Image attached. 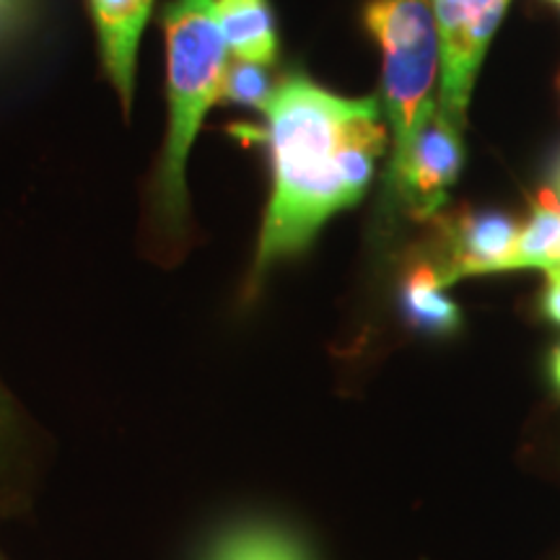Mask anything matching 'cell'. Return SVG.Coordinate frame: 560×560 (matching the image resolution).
Segmentation results:
<instances>
[{
	"label": "cell",
	"mask_w": 560,
	"mask_h": 560,
	"mask_svg": "<svg viewBox=\"0 0 560 560\" xmlns=\"http://www.w3.org/2000/svg\"><path fill=\"white\" fill-rule=\"evenodd\" d=\"M272 192L255 257V278L299 255L335 213L355 206L387 151L376 96L350 100L306 75H289L262 109Z\"/></svg>",
	"instance_id": "1"
},
{
	"label": "cell",
	"mask_w": 560,
	"mask_h": 560,
	"mask_svg": "<svg viewBox=\"0 0 560 560\" xmlns=\"http://www.w3.org/2000/svg\"><path fill=\"white\" fill-rule=\"evenodd\" d=\"M166 136L153 177V208L164 229L187 219V161L213 104L221 100L229 47L215 16V0H166Z\"/></svg>",
	"instance_id": "2"
},
{
	"label": "cell",
	"mask_w": 560,
	"mask_h": 560,
	"mask_svg": "<svg viewBox=\"0 0 560 560\" xmlns=\"http://www.w3.org/2000/svg\"><path fill=\"white\" fill-rule=\"evenodd\" d=\"M363 19L384 55L382 107L395 132L387 182L395 187L408 170L418 132L439 107V26L431 0H371Z\"/></svg>",
	"instance_id": "3"
},
{
	"label": "cell",
	"mask_w": 560,
	"mask_h": 560,
	"mask_svg": "<svg viewBox=\"0 0 560 560\" xmlns=\"http://www.w3.org/2000/svg\"><path fill=\"white\" fill-rule=\"evenodd\" d=\"M462 164H465L462 130L444 120L439 112H433V117L423 125L412 143L408 170L392 190L400 195V200L416 219H431L446 202Z\"/></svg>",
	"instance_id": "4"
},
{
	"label": "cell",
	"mask_w": 560,
	"mask_h": 560,
	"mask_svg": "<svg viewBox=\"0 0 560 560\" xmlns=\"http://www.w3.org/2000/svg\"><path fill=\"white\" fill-rule=\"evenodd\" d=\"M86 5L104 73L120 96L122 107L130 109L140 39L156 0H86Z\"/></svg>",
	"instance_id": "5"
},
{
	"label": "cell",
	"mask_w": 560,
	"mask_h": 560,
	"mask_svg": "<svg viewBox=\"0 0 560 560\" xmlns=\"http://www.w3.org/2000/svg\"><path fill=\"white\" fill-rule=\"evenodd\" d=\"M516 234L520 223L503 213H478L462 221L454 231L452 260L439 268L446 289L462 278L501 272L514 249Z\"/></svg>",
	"instance_id": "6"
},
{
	"label": "cell",
	"mask_w": 560,
	"mask_h": 560,
	"mask_svg": "<svg viewBox=\"0 0 560 560\" xmlns=\"http://www.w3.org/2000/svg\"><path fill=\"white\" fill-rule=\"evenodd\" d=\"M215 16L236 60L272 66L278 58L276 16L268 0H215Z\"/></svg>",
	"instance_id": "7"
},
{
	"label": "cell",
	"mask_w": 560,
	"mask_h": 560,
	"mask_svg": "<svg viewBox=\"0 0 560 560\" xmlns=\"http://www.w3.org/2000/svg\"><path fill=\"white\" fill-rule=\"evenodd\" d=\"M560 265V198L552 190L537 195L524 226L516 234L514 249L503 262L506 270H550Z\"/></svg>",
	"instance_id": "8"
},
{
	"label": "cell",
	"mask_w": 560,
	"mask_h": 560,
	"mask_svg": "<svg viewBox=\"0 0 560 560\" xmlns=\"http://www.w3.org/2000/svg\"><path fill=\"white\" fill-rule=\"evenodd\" d=\"M441 270L420 262L402 283V312L412 327L431 335H446L459 327V306L444 293Z\"/></svg>",
	"instance_id": "9"
},
{
	"label": "cell",
	"mask_w": 560,
	"mask_h": 560,
	"mask_svg": "<svg viewBox=\"0 0 560 560\" xmlns=\"http://www.w3.org/2000/svg\"><path fill=\"white\" fill-rule=\"evenodd\" d=\"M206 560H310V556L289 532L252 524L223 535Z\"/></svg>",
	"instance_id": "10"
},
{
	"label": "cell",
	"mask_w": 560,
	"mask_h": 560,
	"mask_svg": "<svg viewBox=\"0 0 560 560\" xmlns=\"http://www.w3.org/2000/svg\"><path fill=\"white\" fill-rule=\"evenodd\" d=\"M272 91H276V86L270 81L268 66H257V62L236 58L229 62L226 75H223L221 100L262 112L268 107Z\"/></svg>",
	"instance_id": "11"
},
{
	"label": "cell",
	"mask_w": 560,
	"mask_h": 560,
	"mask_svg": "<svg viewBox=\"0 0 560 560\" xmlns=\"http://www.w3.org/2000/svg\"><path fill=\"white\" fill-rule=\"evenodd\" d=\"M37 0H0V47L9 45L32 24Z\"/></svg>",
	"instance_id": "12"
},
{
	"label": "cell",
	"mask_w": 560,
	"mask_h": 560,
	"mask_svg": "<svg viewBox=\"0 0 560 560\" xmlns=\"http://www.w3.org/2000/svg\"><path fill=\"white\" fill-rule=\"evenodd\" d=\"M548 272V285H545V296H542V312L545 317L560 325V265L556 268L545 270Z\"/></svg>",
	"instance_id": "13"
},
{
	"label": "cell",
	"mask_w": 560,
	"mask_h": 560,
	"mask_svg": "<svg viewBox=\"0 0 560 560\" xmlns=\"http://www.w3.org/2000/svg\"><path fill=\"white\" fill-rule=\"evenodd\" d=\"M13 425H16V418H13L11 402L3 395V389H0V459H3L5 450H9L13 441Z\"/></svg>",
	"instance_id": "14"
},
{
	"label": "cell",
	"mask_w": 560,
	"mask_h": 560,
	"mask_svg": "<svg viewBox=\"0 0 560 560\" xmlns=\"http://www.w3.org/2000/svg\"><path fill=\"white\" fill-rule=\"evenodd\" d=\"M550 376H552V382H556V387L560 389V346L552 350V355H550Z\"/></svg>",
	"instance_id": "15"
},
{
	"label": "cell",
	"mask_w": 560,
	"mask_h": 560,
	"mask_svg": "<svg viewBox=\"0 0 560 560\" xmlns=\"http://www.w3.org/2000/svg\"><path fill=\"white\" fill-rule=\"evenodd\" d=\"M556 195H558V198H560V179H558V192H556Z\"/></svg>",
	"instance_id": "16"
},
{
	"label": "cell",
	"mask_w": 560,
	"mask_h": 560,
	"mask_svg": "<svg viewBox=\"0 0 560 560\" xmlns=\"http://www.w3.org/2000/svg\"><path fill=\"white\" fill-rule=\"evenodd\" d=\"M552 3H560V0H552Z\"/></svg>",
	"instance_id": "17"
},
{
	"label": "cell",
	"mask_w": 560,
	"mask_h": 560,
	"mask_svg": "<svg viewBox=\"0 0 560 560\" xmlns=\"http://www.w3.org/2000/svg\"><path fill=\"white\" fill-rule=\"evenodd\" d=\"M0 560H3V558H0Z\"/></svg>",
	"instance_id": "18"
}]
</instances>
